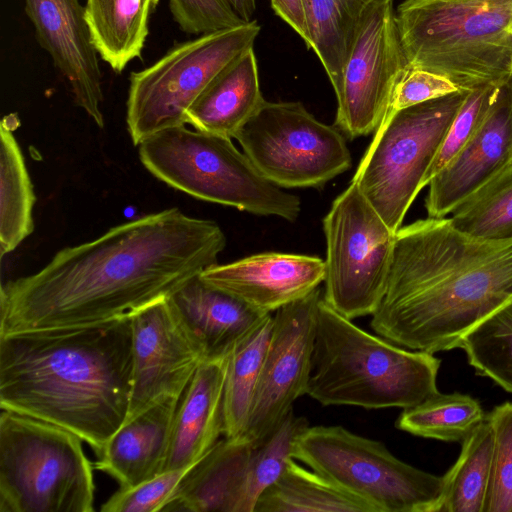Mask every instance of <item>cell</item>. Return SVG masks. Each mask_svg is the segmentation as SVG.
<instances>
[{"instance_id": "cell-25", "label": "cell", "mask_w": 512, "mask_h": 512, "mask_svg": "<svg viewBox=\"0 0 512 512\" xmlns=\"http://www.w3.org/2000/svg\"><path fill=\"white\" fill-rule=\"evenodd\" d=\"M254 512H375L365 501L291 458L259 497Z\"/></svg>"}, {"instance_id": "cell-23", "label": "cell", "mask_w": 512, "mask_h": 512, "mask_svg": "<svg viewBox=\"0 0 512 512\" xmlns=\"http://www.w3.org/2000/svg\"><path fill=\"white\" fill-rule=\"evenodd\" d=\"M265 101L252 47L206 87L188 109L186 124L202 132L232 139Z\"/></svg>"}, {"instance_id": "cell-18", "label": "cell", "mask_w": 512, "mask_h": 512, "mask_svg": "<svg viewBox=\"0 0 512 512\" xmlns=\"http://www.w3.org/2000/svg\"><path fill=\"white\" fill-rule=\"evenodd\" d=\"M200 277L262 313L301 299L325 279V261L317 256L265 252L228 264H214Z\"/></svg>"}, {"instance_id": "cell-14", "label": "cell", "mask_w": 512, "mask_h": 512, "mask_svg": "<svg viewBox=\"0 0 512 512\" xmlns=\"http://www.w3.org/2000/svg\"><path fill=\"white\" fill-rule=\"evenodd\" d=\"M320 299L317 288L275 311L248 424L241 437L253 448L282 423L293 411L294 402L306 394Z\"/></svg>"}, {"instance_id": "cell-19", "label": "cell", "mask_w": 512, "mask_h": 512, "mask_svg": "<svg viewBox=\"0 0 512 512\" xmlns=\"http://www.w3.org/2000/svg\"><path fill=\"white\" fill-rule=\"evenodd\" d=\"M167 298L205 361L225 358L237 342L270 314L210 285L200 274Z\"/></svg>"}, {"instance_id": "cell-1", "label": "cell", "mask_w": 512, "mask_h": 512, "mask_svg": "<svg viewBox=\"0 0 512 512\" xmlns=\"http://www.w3.org/2000/svg\"><path fill=\"white\" fill-rule=\"evenodd\" d=\"M226 236L214 221L169 208L58 251L39 271L1 285L0 336L81 327L169 297L217 264Z\"/></svg>"}, {"instance_id": "cell-28", "label": "cell", "mask_w": 512, "mask_h": 512, "mask_svg": "<svg viewBox=\"0 0 512 512\" xmlns=\"http://www.w3.org/2000/svg\"><path fill=\"white\" fill-rule=\"evenodd\" d=\"M0 126V251L12 252L34 230L35 194L24 156L8 123Z\"/></svg>"}, {"instance_id": "cell-36", "label": "cell", "mask_w": 512, "mask_h": 512, "mask_svg": "<svg viewBox=\"0 0 512 512\" xmlns=\"http://www.w3.org/2000/svg\"><path fill=\"white\" fill-rule=\"evenodd\" d=\"M190 467L163 471L136 485L119 487L101 505L100 510L102 512H162Z\"/></svg>"}, {"instance_id": "cell-29", "label": "cell", "mask_w": 512, "mask_h": 512, "mask_svg": "<svg viewBox=\"0 0 512 512\" xmlns=\"http://www.w3.org/2000/svg\"><path fill=\"white\" fill-rule=\"evenodd\" d=\"M371 0H303L313 49L336 92L360 23Z\"/></svg>"}, {"instance_id": "cell-2", "label": "cell", "mask_w": 512, "mask_h": 512, "mask_svg": "<svg viewBox=\"0 0 512 512\" xmlns=\"http://www.w3.org/2000/svg\"><path fill=\"white\" fill-rule=\"evenodd\" d=\"M512 298V239L483 240L448 218L417 220L396 232L374 332L403 348L435 353Z\"/></svg>"}, {"instance_id": "cell-11", "label": "cell", "mask_w": 512, "mask_h": 512, "mask_svg": "<svg viewBox=\"0 0 512 512\" xmlns=\"http://www.w3.org/2000/svg\"><path fill=\"white\" fill-rule=\"evenodd\" d=\"M323 230L324 301L351 320L372 315L385 294L396 232L352 182L332 202Z\"/></svg>"}, {"instance_id": "cell-26", "label": "cell", "mask_w": 512, "mask_h": 512, "mask_svg": "<svg viewBox=\"0 0 512 512\" xmlns=\"http://www.w3.org/2000/svg\"><path fill=\"white\" fill-rule=\"evenodd\" d=\"M273 316L266 315L225 358L223 435L241 438L246 430L261 366L272 330Z\"/></svg>"}, {"instance_id": "cell-17", "label": "cell", "mask_w": 512, "mask_h": 512, "mask_svg": "<svg viewBox=\"0 0 512 512\" xmlns=\"http://www.w3.org/2000/svg\"><path fill=\"white\" fill-rule=\"evenodd\" d=\"M512 160V77L497 87L490 109L460 151L429 182L428 217L443 218Z\"/></svg>"}, {"instance_id": "cell-22", "label": "cell", "mask_w": 512, "mask_h": 512, "mask_svg": "<svg viewBox=\"0 0 512 512\" xmlns=\"http://www.w3.org/2000/svg\"><path fill=\"white\" fill-rule=\"evenodd\" d=\"M252 445L219 440L189 468L162 512H236Z\"/></svg>"}, {"instance_id": "cell-35", "label": "cell", "mask_w": 512, "mask_h": 512, "mask_svg": "<svg viewBox=\"0 0 512 512\" xmlns=\"http://www.w3.org/2000/svg\"><path fill=\"white\" fill-rule=\"evenodd\" d=\"M498 86L488 85L468 91L425 177L424 186L429 184L477 131L490 109Z\"/></svg>"}, {"instance_id": "cell-7", "label": "cell", "mask_w": 512, "mask_h": 512, "mask_svg": "<svg viewBox=\"0 0 512 512\" xmlns=\"http://www.w3.org/2000/svg\"><path fill=\"white\" fill-rule=\"evenodd\" d=\"M83 442L58 425L1 409L0 512L94 511Z\"/></svg>"}, {"instance_id": "cell-8", "label": "cell", "mask_w": 512, "mask_h": 512, "mask_svg": "<svg viewBox=\"0 0 512 512\" xmlns=\"http://www.w3.org/2000/svg\"><path fill=\"white\" fill-rule=\"evenodd\" d=\"M455 92L389 115L375 131L351 182L397 232L462 106Z\"/></svg>"}, {"instance_id": "cell-6", "label": "cell", "mask_w": 512, "mask_h": 512, "mask_svg": "<svg viewBox=\"0 0 512 512\" xmlns=\"http://www.w3.org/2000/svg\"><path fill=\"white\" fill-rule=\"evenodd\" d=\"M138 147L153 176L194 198L289 222L300 215L299 197L269 181L231 138L182 125L159 131Z\"/></svg>"}, {"instance_id": "cell-34", "label": "cell", "mask_w": 512, "mask_h": 512, "mask_svg": "<svg viewBox=\"0 0 512 512\" xmlns=\"http://www.w3.org/2000/svg\"><path fill=\"white\" fill-rule=\"evenodd\" d=\"M487 417L494 441L484 512H512V403L496 406Z\"/></svg>"}, {"instance_id": "cell-20", "label": "cell", "mask_w": 512, "mask_h": 512, "mask_svg": "<svg viewBox=\"0 0 512 512\" xmlns=\"http://www.w3.org/2000/svg\"><path fill=\"white\" fill-rule=\"evenodd\" d=\"M225 358L204 361L181 395L164 471L194 465L223 434Z\"/></svg>"}, {"instance_id": "cell-30", "label": "cell", "mask_w": 512, "mask_h": 512, "mask_svg": "<svg viewBox=\"0 0 512 512\" xmlns=\"http://www.w3.org/2000/svg\"><path fill=\"white\" fill-rule=\"evenodd\" d=\"M452 225L477 239H512V160L450 213Z\"/></svg>"}, {"instance_id": "cell-10", "label": "cell", "mask_w": 512, "mask_h": 512, "mask_svg": "<svg viewBox=\"0 0 512 512\" xmlns=\"http://www.w3.org/2000/svg\"><path fill=\"white\" fill-rule=\"evenodd\" d=\"M256 20L177 43L129 77L126 124L138 146L149 136L186 124V113L213 79L253 47Z\"/></svg>"}, {"instance_id": "cell-40", "label": "cell", "mask_w": 512, "mask_h": 512, "mask_svg": "<svg viewBox=\"0 0 512 512\" xmlns=\"http://www.w3.org/2000/svg\"><path fill=\"white\" fill-rule=\"evenodd\" d=\"M235 12L245 21H252V15L256 10L255 0H227Z\"/></svg>"}, {"instance_id": "cell-37", "label": "cell", "mask_w": 512, "mask_h": 512, "mask_svg": "<svg viewBox=\"0 0 512 512\" xmlns=\"http://www.w3.org/2000/svg\"><path fill=\"white\" fill-rule=\"evenodd\" d=\"M169 8L187 34L203 35L246 23L227 0H169Z\"/></svg>"}, {"instance_id": "cell-39", "label": "cell", "mask_w": 512, "mask_h": 512, "mask_svg": "<svg viewBox=\"0 0 512 512\" xmlns=\"http://www.w3.org/2000/svg\"><path fill=\"white\" fill-rule=\"evenodd\" d=\"M274 12L285 21L310 47L303 0H271Z\"/></svg>"}, {"instance_id": "cell-16", "label": "cell", "mask_w": 512, "mask_h": 512, "mask_svg": "<svg viewBox=\"0 0 512 512\" xmlns=\"http://www.w3.org/2000/svg\"><path fill=\"white\" fill-rule=\"evenodd\" d=\"M24 9L38 44L67 81L75 104L99 128H104L99 55L91 41L80 1L24 0Z\"/></svg>"}, {"instance_id": "cell-21", "label": "cell", "mask_w": 512, "mask_h": 512, "mask_svg": "<svg viewBox=\"0 0 512 512\" xmlns=\"http://www.w3.org/2000/svg\"><path fill=\"white\" fill-rule=\"evenodd\" d=\"M180 398L160 401L124 422L94 467L129 487L164 471L174 415Z\"/></svg>"}, {"instance_id": "cell-5", "label": "cell", "mask_w": 512, "mask_h": 512, "mask_svg": "<svg viewBox=\"0 0 512 512\" xmlns=\"http://www.w3.org/2000/svg\"><path fill=\"white\" fill-rule=\"evenodd\" d=\"M395 18L409 68L462 91L512 77V0H404Z\"/></svg>"}, {"instance_id": "cell-33", "label": "cell", "mask_w": 512, "mask_h": 512, "mask_svg": "<svg viewBox=\"0 0 512 512\" xmlns=\"http://www.w3.org/2000/svg\"><path fill=\"white\" fill-rule=\"evenodd\" d=\"M309 426L306 418L291 411L282 423L253 448L236 512H254L263 492L284 473L298 437Z\"/></svg>"}, {"instance_id": "cell-24", "label": "cell", "mask_w": 512, "mask_h": 512, "mask_svg": "<svg viewBox=\"0 0 512 512\" xmlns=\"http://www.w3.org/2000/svg\"><path fill=\"white\" fill-rule=\"evenodd\" d=\"M159 0H86L85 20L99 55L115 72L141 56Z\"/></svg>"}, {"instance_id": "cell-9", "label": "cell", "mask_w": 512, "mask_h": 512, "mask_svg": "<svg viewBox=\"0 0 512 512\" xmlns=\"http://www.w3.org/2000/svg\"><path fill=\"white\" fill-rule=\"evenodd\" d=\"M293 459L306 464L375 512H436L442 476L405 463L379 441L342 426H308Z\"/></svg>"}, {"instance_id": "cell-4", "label": "cell", "mask_w": 512, "mask_h": 512, "mask_svg": "<svg viewBox=\"0 0 512 512\" xmlns=\"http://www.w3.org/2000/svg\"><path fill=\"white\" fill-rule=\"evenodd\" d=\"M440 364L368 333L321 297L306 395L323 406L406 409L439 392Z\"/></svg>"}, {"instance_id": "cell-38", "label": "cell", "mask_w": 512, "mask_h": 512, "mask_svg": "<svg viewBox=\"0 0 512 512\" xmlns=\"http://www.w3.org/2000/svg\"><path fill=\"white\" fill-rule=\"evenodd\" d=\"M459 91L462 90L440 74L408 68L395 89L386 118L401 109Z\"/></svg>"}, {"instance_id": "cell-13", "label": "cell", "mask_w": 512, "mask_h": 512, "mask_svg": "<svg viewBox=\"0 0 512 512\" xmlns=\"http://www.w3.org/2000/svg\"><path fill=\"white\" fill-rule=\"evenodd\" d=\"M394 0L366 6L335 92V126L354 139L375 132L386 118L395 89L408 69Z\"/></svg>"}, {"instance_id": "cell-27", "label": "cell", "mask_w": 512, "mask_h": 512, "mask_svg": "<svg viewBox=\"0 0 512 512\" xmlns=\"http://www.w3.org/2000/svg\"><path fill=\"white\" fill-rule=\"evenodd\" d=\"M493 429L485 415L461 441V452L443 478L436 512H484L489 490Z\"/></svg>"}, {"instance_id": "cell-15", "label": "cell", "mask_w": 512, "mask_h": 512, "mask_svg": "<svg viewBox=\"0 0 512 512\" xmlns=\"http://www.w3.org/2000/svg\"><path fill=\"white\" fill-rule=\"evenodd\" d=\"M129 315L132 383L125 422L160 401L180 398L205 361L167 297Z\"/></svg>"}, {"instance_id": "cell-12", "label": "cell", "mask_w": 512, "mask_h": 512, "mask_svg": "<svg viewBox=\"0 0 512 512\" xmlns=\"http://www.w3.org/2000/svg\"><path fill=\"white\" fill-rule=\"evenodd\" d=\"M235 139L257 169L281 188L322 186L352 164L339 129L316 119L301 102L265 101Z\"/></svg>"}, {"instance_id": "cell-31", "label": "cell", "mask_w": 512, "mask_h": 512, "mask_svg": "<svg viewBox=\"0 0 512 512\" xmlns=\"http://www.w3.org/2000/svg\"><path fill=\"white\" fill-rule=\"evenodd\" d=\"M485 417L480 403L467 394L440 392L403 409L396 427L412 435L461 442Z\"/></svg>"}, {"instance_id": "cell-3", "label": "cell", "mask_w": 512, "mask_h": 512, "mask_svg": "<svg viewBox=\"0 0 512 512\" xmlns=\"http://www.w3.org/2000/svg\"><path fill=\"white\" fill-rule=\"evenodd\" d=\"M130 315L0 336V408L65 428L97 456L127 417Z\"/></svg>"}, {"instance_id": "cell-32", "label": "cell", "mask_w": 512, "mask_h": 512, "mask_svg": "<svg viewBox=\"0 0 512 512\" xmlns=\"http://www.w3.org/2000/svg\"><path fill=\"white\" fill-rule=\"evenodd\" d=\"M459 348L477 374L512 393V298L470 329Z\"/></svg>"}]
</instances>
